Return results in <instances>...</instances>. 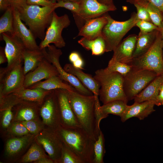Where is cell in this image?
Instances as JSON below:
<instances>
[{
	"instance_id": "10",
	"label": "cell",
	"mask_w": 163,
	"mask_h": 163,
	"mask_svg": "<svg viewBox=\"0 0 163 163\" xmlns=\"http://www.w3.org/2000/svg\"><path fill=\"white\" fill-rule=\"evenodd\" d=\"M48 51L46 48L43 49L44 57L56 68L60 76L63 80L67 82L73 86L78 92L86 95H94L85 87L75 76L67 72L61 66L59 58L62 52L54 45H49L47 47Z\"/></svg>"
},
{
	"instance_id": "24",
	"label": "cell",
	"mask_w": 163,
	"mask_h": 163,
	"mask_svg": "<svg viewBox=\"0 0 163 163\" xmlns=\"http://www.w3.org/2000/svg\"><path fill=\"white\" fill-rule=\"evenodd\" d=\"M39 104L35 102L21 101L16 104L15 120L21 122L34 120Z\"/></svg>"
},
{
	"instance_id": "2",
	"label": "cell",
	"mask_w": 163,
	"mask_h": 163,
	"mask_svg": "<svg viewBox=\"0 0 163 163\" xmlns=\"http://www.w3.org/2000/svg\"><path fill=\"white\" fill-rule=\"evenodd\" d=\"M56 131L64 145L83 163H93L95 141L81 127L60 126Z\"/></svg>"
},
{
	"instance_id": "9",
	"label": "cell",
	"mask_w": 163,
	"mask_h": 163,
	"mask_svg": "<svg viewBox=\"0 0 163 163\" xmlns=\"http://www.w3.org/2000/svg\"><path fill=\"white\" fill-rule=\"evenodd\" d=\"M70 21L67 14L58 16L54 11L51 22L47 28L44 39L39 45L40 49L46 48L53 43L59 48L65 46L66 43L62 36L63 30L70 25Z\"/></svg>"
},
{
	"instance_id": "7",
	"label": "cell",
	"mask_w": 163,
	"mask_h": 163,
	"mask_svg": "<svg viewBox=\"0 0 163 163\" xmlns=\"http://www.w3.org/2000/svg\"><path fill=\"white\" fill-rule=\"evenodd\" d=\"M158 75L150 70L132 67L123 76V89L128 101L134 99Z\"/></svg>"
},
{
	"instance_id": "16",
	"label": "cell",
	"mask_w": 163,
	"mask_h": 163,
	"mask_svg": "<svg viewBox=\"0 0 163 163\" xmlns=\"http://www.w3.org/2000/svg\"><path fill=\"white\" fill-rule=\"evenodd\" d=\"M59 75L55 67L44 57L35 69L25 75L24 88H27L42 79Z\"/></svg>"
},
{
	"instance_id": "23",
	"label": "cell",
	"mask_w": 163,
	"mask_h": 163,
	"mask_svg": "<svg viewBox=\"0 0 163 163\" xmlns=\"http://www.w3.org/2000/svg\"><path fill=\"white\" fill-rule=\"evenodd\" d=\"M163 83V73L158 75L134 98V102L146 101H154L158 95L159 88ZM155 104V103H154Z\"/></svg>"
},
{
	"instance_id": "14",
	"label": "cell",
	"mask_w": 163,
	"mask_h": 163,
	"mask_svg": "<svg viewBox=\"0 0 163 163\" xmlns=\"http://www.w3.org/2000/svg\"><path fill=\"white\" fill-rule=\"evenodd\" d=\"M36 139L54 162L59 163L63 144L56 130H43L37 135Z\"/></svg>"
},
{
	"instance_id": "18",
	"label": "cell",
	"mask_w": 163,
	"mask_h": 163,
	"mask_svg": "<svg viewBox=\"0 0 163 163\" xmlns=\"http://www.w3.org/2000/svg\"><path fill=\"white\" fill-rule=\"evenodd\" d=\"M138 36H129L120 43L113 51L111 59L128 64L133 59Z\"/></svg>"
},
{
	"instance_id": "40",
	"label": "cell",
	"mask_w": 163,
	"mask_h": 163,
	"mask_svg": "<svg viewBox=\"0 0 163 163\" xmlns=\"http://www.w3.org/2000/svg\"><path fill=\"white\" fill-rule=\"evenodd\" d=\"M21 122L26 127L29 133L33 135H37L42 129L41 125L34 120Z\"/></svg>"
},
{
	"instance_id": "51",
	"label": "cell",
	"mask_w": 163,
	"mask_h": 163,
	"mask_svg": "<svg viewBox=\"0 0 163 163\" xmlns=\"http://www.w3.org/2000/svg\"><path fill=\"white\" fill-rule=\"evenodd\" d=\"M160 31L161 33V38L162 39V41L163 47V19L162 21V22L161 27V30Z\"/></svg>"
},
{
	"instance_id": "27",
	"label": "cell",
	"mask_w": 163,
	"mask_h": 163,
	"mask_svg": "<svg viewBox=\"0 0 163 163\" xmlns=\"http://www.w3.org/2000/svg\"><path fill=\"white\" fill-rule=\"evenodd\" d=\"M52 90H47L41 88H23L13 94L20 101H25L41 103L46 96Z\"/></svg>"
},
{
	"instance_id": "49",
	"label": "cell",
	"mask_w": 163,
	"mask_h": 163,
	"mask_svg": "<svg viewBox=\"0 0 163 163\" xmlns=\"http://www.w3.org/2000/svg\"><path fill=\"white\" fill-rule=\"evenodd\" d=\"M35 163H54V161L50 158H47L45 157L42 158L38 161H37Z\"/></svg>"
},
{
	"instance_id": "48",
	"label": "cell",
	"mask_w": 163,
	"mask_h": 163,
	"mask_svg": "<svg viewBox=\"0 0 163 163\" xmlns=\"http://www.w3.org/2000/svg\"><path fill=\"white\" fill-rule=\"evenodd\" d=\"M7 1L11 5H16L27 4V0H7Z\"/></svg>"
},
{
	"instance_id": "19",
	"label": "cell",
	"mask_w": 163,
	"mask_h": 163,
	"mask_svg": "<svg viewBox=\"0 0 163 163\" xmlns=\"http://www.w3.org/2000/svg\"><path fill=\"white\" fill-rule=\"evenodd\" d=\"M106 13L86 21L79 30L78 36L93 40L102 36V30L107 21Z\"/></svg>"
},
{
	"instance_id": "25",
	"label": "cell",
	"mask_w": 163,
	"mask_h": 163,
	"mask_svg": "<svg viewBox=\"0 0 163 163\" xmlns=\"http://www.w3.org/2000/svg\"><path fill=\"white\" fill-rule=\"evenodd\" d=\"M24 73L25 75L35 69L44 58L43 49L30 50L26 49L23 54Z\"/></svg>"
},
{
	"instance_id": "35",
	"label": "cell",
	"mask_w": 163,
	"mask_h": 163,
	"mask_svg": "<svg viewBox=\"0 0 163 163\" xmlns=\"http://www.w3.org/2000/svg\"><path fill=\"white\" fill-rule=\"evenodd\" d=\"M145 8L148 11L152 22L159 28L160 31L163 19V13L151 3L148 4Z\"/></svg>"
},
{
	"instance_id": "4",
	"label": "cell",
	"mask_w": 163,
	"mask_h": 163,
	"mask_svg": "<svg viewBox=\"0 0 163 163\" xmlns=\"http://www.w3.org/2000/svg\"><path fill=\"white\" fill-rule=\"evenodd\" d=\"M94 78L100 85L99 97L103 104L117 100L127 103L123 87V76L117 72L107 73L104 69L95 72Z\"/></svg>"
},
{
	"instance_id": "20",
	"label": "cell",
	"mask_w": 163,
	"mask_h": 163,
	"mask_svg": "<svg viewBox=\"0 0 163 163\" xmlns=\"http://www.w3.org/2000/svg\"><path fill=\"white\" fill-rule=\"evenodd\" d=\"M63 68L67 72L77 78L85 87L93 93L96 100H99L100 85L94 77L83 72L81 69L75 67L71 64H66Z\"/></svg>"
},
{
	"instance_id": "12",
	"label": "cell",
	"mask_w": 163,
	"mask_h": 163,
	"mask_svg": "<svg viewBox=\"0 0 163 163\" xmlns=\"http://www.w3.org/2000/svg\"><path fill=\"white\" fill-rule=\"evenodd\" d=\"M0 40L5 42V50L8 59L7 66L9 69L21 63L23 54L26 49L22 41L14 34L7 32L0 36Z\"/></svg>"
},
{
	"instance_id": "39",
	"label": "cell",
	"mask_w": 163,
	"mask_h": 163,
	"mask_svg": "<svg viewBox=\"0 0 163 163\" xmlns=\"http://www.w3.org/2000/svg\"><path fill=\"white\" fill-rule=\"evenodd\" d=\"M126 2L134 5H138L144 8L148 4L151 3L163 13V0H126Z\"/></svg>"
},
{
	"instance_id": "1",
	"label": "cell",
	"mask_w": 163,
	"mask_h": 163,
	"mask_svg": "<svg viewBox=\"0 0 163 163\" xmlns=\"http://www.w3.org/2000/svg\"><path fill=\"white\" fill-rule=\"evenodd\" d=\"M66 91L70 104L81 127L96 141L101 130L96 119L95 96L84 95L77 91Z\"/></svg>"
},
{
	"instance_id": "43",
	"label": "cell",
	"mask_w": 163,
	"mask_h": 163,
	"mask_svg": "<svg viewBox=\"0 0 163 163\" xmlns=\"http://www.w3.org/2000/svg\"><path fill=\"white\" fill-rule=\"evenodd\" d=\"M134 5L136 9V15L139 20H143L152 23L149 14L145 8L137 4H135Z\"/></svg>"
},
{
	"instance_id": "21",
	"label": "cell",
	"mask_w": 163,
	"mask_h": 163,
	"mask_svg": "<svg viewBox=\"0 0 163 163\" xmlns=\"http://www.w3.org/2000/svg\"><path fill=\"white\" fill-rule=\"evenodd\" d=\"M154 102L146 101L140 103L134 102L131 105H128L125 112L122 116L121 120L123 122L133 117L142 120L155 111Z\"/></svg>"
},
{
	"instance_id": "50",
	"label": "cell",
	"mask_w": 163,
	"mask_h": 163,
	"mask_svg": "<svg viewBox=\"0 0 163 163\" xmlns=\"http://www.w3.org/2000/svg\"><path fill=\"white\" fill-rule=\"evenodd\" d=\"M99 2L104 4L107 5H114L113 0H97Z\"/></svg>"
},
{
	"instance_id": "31",
	"label": "cell",
	"mask_w": 163,
	"mask_h": 163,
	"mask_svg": "<svg viewBox=\"0 0 163 163\" xmlns=\"http://www.w3.org/2000/svg\"><path fill=\"white\" fill-rule=\"evenodd\" d=\"M7 32L14 34L13 11L11 5L5 10L0 18V36Z\"/></svg>"
},
{
	"instance_id": "47",
	"label": "cell",
	"mask_w": 163,
	"mask_h": 163,
	"mask_svg": "<svg viewBox=\"0 0 163 163\" xmlns=\"http://www.w3.org/2000/svg\"><path fill=\"white\" fill-rule=\"evenodd\" d=\"M11 5L7 0H0V10L1 11L6 10Z\"/></svg>"
},
{
	"instance_id": "6",
	"label": "cell",
	"mask_w": 163,
	"mask_h": 163,
	"mask_svg": "<svg viewBox=\"0 0 163 163\" xmlns=\"http://www.w3.org/2000/svg\"><path fill=\"white\" fill-rule=\"evenodd\" d=\"M163 43L159 31L152 46L146 53L133 58L128 64L132 67L153 71L158 75L163 73Z\"/></svg>"
},
{
	"instance_id": "32",
	"label": "cell",
	"mask_w": 163,
	"mask_h": 163,
	"mask_svg": "<svg viewBox=\"0 0 163 163\" xmlns=\"http://www.w3.org/2000/svg\"><path fill=\"white\" fill-rule=\"evenodd\" d=\"M45 157H46L42 149L37 143H34L22 157L21 162L23 163L34 162L35 163Z\"/></svg>"
},
{
	"instance_id": "46",
	"label": "cell",
	"mask_w": 163,
	"mask_h": 163,
	"mask_svg": "<svg viewBox=\"0 0 163 163\" xmlns=\"http://www.w3.org/2000/svg\"><path fill=\"white\" fill-rule=\"evenodd\" d=\"M8 62V59L5 53V47H0V64Z\"/></svg>"
},
{
	"instance_id": "5",
	"label": "cell",
	"mask_w": 163,
	"mask_h": 163,
	"mask_svg": "<svg viewBox=\"0 0 163 163\" xmlns=\"http://www.w3.org/2000/svg\"><path fill=\"white\" fill-rule=\"evenodd\" d=\"M106 16L107 21L102 30V36L105 42L106 52H109L114 50L124 36L136 26L139 20L135 12L132 14L129 19L123 21L114 20L107 13Z\"/></svg>"
},
{
	"instance_id": "13",
	"label": "cell",
	"mask_w": 163,
	"mask_h": 163,
	"mask_svg": "<svg viewBox=\"0 0 163 163\" xmlns=\"http://www.w3.org/2000/svg\"><path fill=\"white\" fill-rule=\"evenodd\" d=\"M39 109L45 124L55 130L61 125L58 102L54 90L47 95L39 104Z\"/></svg>"
},
{
	"instance_id": "30",
	"label": "cell",
	"mask_w": 163,
	"mask_h": 163,
	"mask_svg": "<svg viewBox=\"0 0 163 163\" xmlns=\"http://www.w3.org/2000/svg\"><path fill=\"white\" fill-rule=\"evenodd\" d=\"M31 138V136L27 135L8 140L5 147L6 155L11 157L18 153L28 144Z\"/></svg>"
},
{
	"instance_id": "26",
	"label": "cell",
	"mask_w": 163,
	"mask_h": 163,
	"mask_svg": "<svg viewBox=\"0 0 163 163\" xmlns=\"http://www.w3.org/2000/svg\"><path fill=\"white\" fill-rule=\"evenodd\" d=\"M41 88L47 90L62 89L77 91L71 85L63 80L59 75L53 76L43 81L38 82L27 88Z\"/></svg>"
},
{
	"instance_id": "29",
	"label": "cell",
	"mask_w": 163,
	"mask_h": 163,
	"mask_svg": "<svg viewBox=\"0 0 163 163\" xmlns=\"http://www.w3.org/2000/svg\"><path fill=\"white\" fill-rule=\"evenodd\" d=\"M78 43L88 50H91L93 55H100L106 52V44L102 36L93 40L88 39L83 37Z\"/></svg>"
},
{
	"instance_id": "52",
	"label": "cell",
	"mask_w": 163,
	"mask_h": 163,
	"mask_svg": "<svg viewBox=\"0 0 163 163\" xmlns=\"http://www.w3.org/2000/svg\"><path fill=\"white\" fill-rule=\"evenodd\" d=\"M69 0L70 1L76 2H80L81 0Z\"/></svg>"
},
{
	"instance_id": "38",
	"label": "cell",
	"mask_w": 163,
	"mask_h": 163,
	"mask_svg": "<svg viewBox=\"0 0 163 163\" xmlns=\"http://www.w3.org/2000/svg\"><path fill=\"white\" fill-rule=\"evenodd\" d=\"M136 26L140 29V31L138 35H139L146 34L155 30L160 31L159 28L153 23L143 20H139Z\"/></svg>"
},
{
	"instance_id": "33",
	"label": "cell",
	"mask_w": 163,
	"mask_h": 163,
	"mask_svg": "<svg viewBox=\"0 0 163 163\" xmlns=\"http://www.w3.org/2000/svg\"><path fill=\"white\" fill-rule=\"evenodd\" d=\"M104 135L100 131L97 139L94 144V158L93 163H104V157L105 153Z\"/></svg>"
},
{
	"instance_id": "22",
	"label": "cell",
	"mask_w": 163,
	"mask_h": 163,
	"mask_svg": "<svg viewBox=\"0 0 163 163\" xmlns=\"http://www.w3.org/2000/svg\"><path fill=\"white\" fill-rule=\"evenodd\" d=\"M127 103L123 101L117 100L101 106L97 110H95L98 125L99 126L101 120L107 117L109 114H112L121 117L128 106Z\"/></svg>"
},
{
	"instance_id": "11",
	"label": "cell",
	"mask_w": 163,
	"mask_h": 163,
	"mask_svg": "<svg viewBox=\"0 0 163 163\" xmlns=\"http://www.w3.org/2000/svg\"><path fill=\"white\" fill-rule=\"evenodd\" d=\"M80 4V7L78 13L73 15L79 30L87 21L117 9L114 5H106L97 0H81Z\"/></svg>"
},
{
	"instance_id": "42",
	"label": "cell",
	"mask_w": 163,
	"mask_h": 163,
	"mask_svg": "<svg viewBox=\"0 0 163 163\" xmlns=\"http://www.w3.org/2000/svg\"><path fill=\"white\" fill-rule=\"evenodd\" d=\"M69 59L75 67L82 70L84 69L83 61L78 53L72 52L69 56Z\"/></svg>"
},
{
	"instance_id": "3",
	"label": "cell",
	"mask_w": 163,
	"mask_h": 163,
	"mask_svg": "<svg viewBox=\"0 0 163 163\" xmlns=\"http://www.w3.org/2000/svg\"><path fill=\"white\" fill-rule=\"evenodd\" d=\"M13 5L16 8L21 19L28 27L35 38L43 40L51 22L56 9L55 6L40 7L27 4Z\"/></svg>"
},
{
	"instance_id": "54",
	"label": "cell",
	"mask_w": 163,
	"mask_h": 163,
	"mask_svg": "<svg viewBox=\"0 0 163 163\" xmlns=\"http://www.w3.org/2000/svg\"><path fill=\"white\" fill-rule=\"evenodd\" d=\"M53 0V1H58V0Z\"/></svg>"
},
{
	"instance_id": "53",
	"label": "cell",
	"mask_w": 163,
	"mask_h": 163,
	"mask_svg": "<svg viewBox=\"0 0 163 163\" xmlns=\"http://www.w3.org/2000/svg\"><path fill=\"white\" fill-rule=\"evenodd\" d=\"M162 57H163V51H162Z\"/></svg>"
},
{
	"instance_id": "28",
	"label": "cell",
	"mask_w": 163,
	"mask_h": 163,
	"mask_svg": "<svg viewBox=\"0 0 163 163\" xmlns=\"http://www.w3.org/2000/svg\"><path fill=\"white\" fill-rule=\"evenodd\" d=\"M159 31L155 30L146 34L138 36L133 59L143 54L149 49Z\"/></svg>"
},
{
	"instance_id": "44",
	"label": "cell",
	"mask_w": 163,
	"mask_h": 163,
	"mask_svg": "<svg viewBox=\"0 0 163 163\" xmlns=\"http://www.w3.org/2000/svg\"><path fill=\"white\" fill-rule=\"evenodd\" d=\"M56 1L49 0H27V4L29 5L41 6L42 7L55 6Z\"/></svg>"
},
{
	"instance_id": "37",
	"label": "cell",
	"mask_w": 163,
	"mask_h": 163,
	"mask_svg": "<svg viewBox=\"0 0 163 163\" xmlns=\"http://www.w3.org/2000/svg\"><path fill=\"white\" fill-rule=\"evenodd\" d=\"M55 7L56 8L59 7L65 8L70 11L73 15L78 14L80 9V2L67 0H59L57 1Z\"/></svg>"
},
{
	"instance_id": "34",
	"label": "cell",
	"mask_w": 163,
	"mask_h": 163,
	"mask_svg": "<svg viewBox=\"0 0 163 163\" xmlns=\"http://www.w3.org/2000/svg\"><path fill=\"white\" fill-rule=\"evenodd\" d=\"M132 68V67L129 65L111 59L109 61L107 67L104 70L107 73L117 72L124 76Z\"/></svg>"
},
{
	"instance_id": "17",
	"label": "cell",
	"mask_w": 163,
	"mask_h": 163,
	"mask_svg": "<svg viewBox=\"0 0 163 163\" xmlns=\"http://www.w3.org/2000/svg\"><path fill=\"white\" fill-rule=\"evenodd\" d=\"M11 5L13 11L14 34L22 41L27 49H40L37 43L36 38L30 30L22 22L18 10L14 6Z\"/></svg>"
},
{
	"instance_id": "36",
	"label": "cell",
	"mask_w": 163,
	"mask_h": 163,
	"mask_svg": "<svg viewBox=\"0 0 163 163\" xmlns=\"http://www.w3.org/2000/svg\"><path fill=\"white\" fill-rule=\"evenodd\" d=\"M59 163H83L82 161L77 156L64 144Z\"/></svg>"
},
{
	"instance_id": "45",
	"label": "cell",
	"mask_w": 163,
	"mask_h": 163,
	"mask_svg": "<svg viewBox=\"0 0 163 163\" xmlns=\"http://www.w3.org/2000/svg\"><path fill=\"white\" fill-rule=\"evenodd\" d=\"M155 105L157 106L163 105V83L159 88L158 94L154 101Z\"/></svg>"
},
{
	"instance_id": "41",
	"label": "cell",
	"mask_w": 163,
	"mask_h": 163,
	"mask_svg": "<svg viewBox=\"0 0 163 163\" xmlns=\"http://www.w3.org/2000/svg\"><path fill=\"white\" fill-rule=\"evenodd\" d=\"M10 131L13 134L21 136L28 135L30 133L26 127L20 121H17L12 125Z\"/></svg>"
},
{
	"instance_id": "15",
	"label": "cell",
	"mask_w": 163,
	"mask_h": 163,
	"mask_svg": "<svg viewBox=\"0 0 163 163\" xmlns=\"http://www.w3.org/2000/svg\"><path fill=\"white\" fill-rule=\"evenodd\" d=\"M59 112L61 125L71 128L81 127L70 104L66 90H54Z\"/></svg>"
},
{
	"instance_id": "8",
	"label": "cell",
	"mask_w": 163,
	"mask_h": 163,
	"mask_svg": "<svg viewBox=\"0 0 163 163\" xmlns=\"http://www.w3.org/2000/svg\"><path fill=\"white\" fill-rule=\"evenodd\" d=\"M25 75L22 63L9 69H0V97L6 96L24 88Z\"/></svg>"
}]
</instances>
